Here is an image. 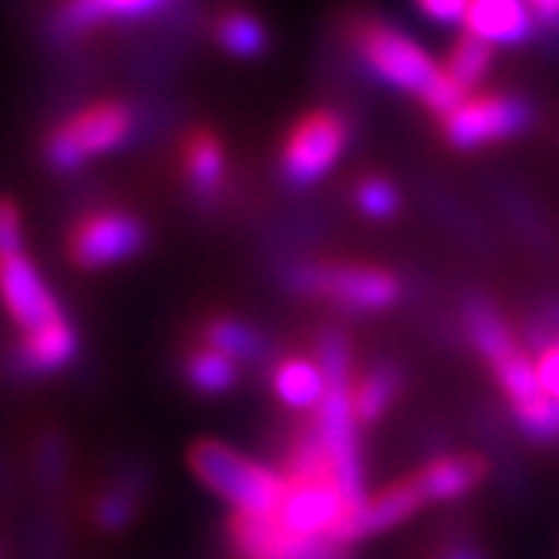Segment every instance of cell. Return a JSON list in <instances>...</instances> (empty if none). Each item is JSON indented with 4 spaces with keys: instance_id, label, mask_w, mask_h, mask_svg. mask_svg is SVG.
Segmentation results:
<instances>
[{
    "instance_id": "1",
    "label": "cell",
    "mask_w": 559,
    "mask_h": 559,
    "mask_svg": "<svg viewBox=\"0 0 559 559\" xmlns=\"http://www.w3.org/2000/svg\"><path fill=\"white\" fill-rule=\"evenodd\" d=\"M465 331L475 350L486 357V365L496 374V384L530 438H559V402L543 391L536 374V357L515 341L502 313L489 300H472L465 307Z\"/></svg>"
},
{
    "instance_id": "2",
    "label": "cell",
    "mask_w": 559,
    "mask_h": 559,
    "mask_svg": "<svg viewBox=\"0 0 559 559\" xmlns=\"http://www.w3.org/2000/svg\"><path fill=\"white\" fill-rule=\"evenodd\" d=\"M347 37H350L354 55L361 58L384 85L415 95L438 118H445L452 108H459L468 98L445 74V68L397 27L378 17H354L347 24Z\"/></svg>"
},
{
    "instance_id": "3",
    "label": "cell",
    "mask_w": 559,
    "mask_h": 559,
    "mask_svg": "<svg viewBox=\"0 0 559 559\" xmlns=\"http://www.w3.org/2000/svg\"><path fill=\"white\" fill-rule=\"evenodd\" d=\"M189 468L236 515H276L280 499L287 492L284 472L216 438H203L189 449Z\"/></svg>"
},
{
    "instance_id": "4",
    "label": "cell",
    "mask_w": 559,
    "mask_h": 559,
    "mask_svg": "<svg viewBox=\"0 0 559 559\" xmlns=\"http://www.w3.org/2000/svg\"><path fill=\"white\" fill-rule=\"evenodd\" d=\"M290 287L347 313H381L402 300V280L371 263H300L290 270Z\"/></svg>"
},
{
    "instance_id": "5",
    "label": "cell",
    "mask_w": 559,
    "mask_h": 559,
    "mask_svg": "<svg viewBox=\"0 0 559 559\" xmlns=\"http://www.w3.org/2000/svg\"><path fill=\"white\" fill-rule=\"evenodd\" d=\"M135 115L126 102H92L68 115L45 139V163L55 173H78L132 139Z\"/></svg>"
},
{
    "instance_id": "6",
    "label": "cell",
    "mask_w": 559,
    "mask_h": 559,
    "mask_svg": "<svg viewBox=\"0 0 559 559\" xmlns=\"http://www.w3.org/2000/svg\"><path fill=\"white\" fill-rule=\"evenodd\" d=\"M347 145V118L334 108H313L297 118L280 145V176L290 189H310L334 173Z\"/></svg>"
},
{
    "instance_id": "7",
    "label": "cell",
    "mask_w": 559,
    "mask_h": 559,
    "mask_svg": "<svg viewBox=\"0 0 559 559\" xmlns=\"http://www.w3.org/2000/svg\"><path fill=\"white\" fill-rule=\"evenodd\" d=\"M350 515V502L334 472L287 475V492L280 499L276 523L294 539H337Z\"/></svg>"
},
{
    "instance_id": "8",
    "label": "cell",
    "mask_w": 559,
    "mask_h": 559,
    "mask_svg": "<svg viewBox=\"0 0 559 559\" xmlns=\"http://www.w3.org/2000/svg\"><path fill=\"white\" fill-rule=\"evenodd\" d=\"M536 122V111L519 95H468L442 118V135L459 152H475L492 142L523 135Z\"/></svg>"
},
{
    "instance_id": "9",
    "label": "cell",
    "mask_w": 559,
    "mask_h": 559,
    "mask_svg": "<svg viewBox=\"0 0 559 559\" xmlns=\"http://www.w3.org/2000/svg\"><path fill=\"white\" fill-rule=\"evenodd\" d=\"M148 243V229L135 213L95 210L85 213L68 233V260L78 270H108L135 260Z\"/></svg>"
},
{
    "instance_id": "10",
    "label": "cell",
    "mask_w": 559,
    "mask_h": 559,
    "mask_svg": "<svg viewBox=\"0 0 559 559\" xmlns=\"http://www.w3.org/2000/svg\"><path fill=\"white\" fill-rule=\"evenodd\" d=\"M0 307L14 321L21 337L71 321L41 266L27 257V250L0 253Z\"/></svg>"
},
{
    "instance_id": "11",
    "label": "cell",
    "mask_w": 559,
    "mask_h": 559,
    "mask_svg": "<svg viewBox=\"0 0 559 559\" xmlns=\"http://www.w3.org/2000/svg\"><path fill=\"white\" fill-rule=\"evenodd\" d=\"M425 496L418 489V483L408 475L402 483H391L381 492L368 496L361 509H354L347 515V523L341 530V543L344 546H357L371 536H384L397 526H405L408 519H415L425 509Z\"/></svg>"
},
{
    "instance_id": "12",
    "label": "cell",
    "mask_w": 559,
    "mask_h": 559,
    "mask_svg": "<svg viewBox=\"0 0 559 559\" xmlns=\"http://www.w3.org/2000/svg\"><path fill=\"white\" fill-rule=\"evenodd\" d=\"M462 27L492 48H515L536 34V17L530 0H468Z\"/></svg>"
},
{
    "instance_id": "13",
    "label": "cell",
    "mask_w": 559,
    "mask_h": 559,
    "mask_svg": "<svg viewBox=\"0 0 559 559\" xmlns=\"http://www.w3.org/2000/svg\"><path fill=\"white\" fill-rule=\"evenodd\" d=\"M486 475H489V462L483 455H468V452L465 455H438V459L425 462L418 472H412L428 506L465 499L472 489L483 486Z\"/></svg>"
},
{
    "instance_id": "14",
    "label": "cell",
    "mask_w": 559,
    "mask_h": 559,
    "mask_svg": "<svg viewBox=\"0 0 559 559\" xmlns=\"http://www.w3.org/2000/svg\"><path fill=\"white\" fill-rule=\"evenodd\" d=\"M145 492H148V478L142 468L129 465L122 472H115L105 489H98L95 502H92V523L95 530L102 533H126L135 515L145 502Z\"/></svg>"
},
{
    "instance_id": "15",
    "label": "cell",
    "mask_w": 559,
    "mask_h": 559,
    "mask_svg": "<svg viewBox=\"0 0 559 559\" xmlns=\"http://www.w3.org/2000/svg\"><path fill=\"white\" fill-rule=\"evenodd\" d=\"M270 388L276 402L290 412H317L328 394V374L317 357L287 354L270 371Z\"/></svg>"
},
{
    "instance_id": "16",
    "label": "cell",
    "mask_w": 559,
    "mask_h": 559,
    "mask_svg": "<svg viewBox=\"0 0 559 559\" xmlns=\"http://www.w3.org/2000/svg\"><path fill=\"white\" fill-rule=\"evenodd\" d=\"M182 169H186L189 189L199 199H206V203L219 199L226 186V148L219 135H213L210 129L189 132L182 142Z\"/></svg>"
},
{
    "instance_id": "17",
    "label": "cell",
    "mask_w": 559,
    "mask_h": 559,
    "mask_svg": "<svg viewBox=\"0 0 559 559\" xmlns=\"http://www.w3.org/2000/svg\"><path fill=\"white\" fill-rule=\"evenodd\" d=\"M166 4H173V0H64L58 24L78 34L111 21H142L155 11H163Z\"/></svg>"
},
{
    "instance_id": "18",
    "label": "cell",
    "mask_w": 559,
    "mask_h": 559,
    "mask_svg": "<svg viewBox=\"0 0 559 559\" xmlns=\"http://www.w3.org/2000/svg\"><path fill=\"white\" fill-rule=\"evenodd\" d=\"M78 331L71 321L64 324H55L41 334H31V337H21L17 341V357L27 374H58L64 371L74 354H78Z\"/></svg>"
},
{
    "instance_id": "19",
    "label": "cell",
    "mask_w": 559,
    "mask_h": 559,
    "mask_svg": "<svg viewBox=\"0 0 559 559\" xmlns=\"http://www.w3.org/2000/svg\"><path fill=\"white\" fill-rule=\"evenodd\" d=\"M402 394V368L394 365H378L371 371H365L350 384V402H354V415L361 425H374L388 415V408L394 405V397Z\"/></svg>"
},
{
    "instance_id": "20",
    "label": "cell",
    "mask_w": 559,
    "mask_h": 559,
    "mask_svg": "<svg viewBox=\"0 0 559 559\" xmlns=\"http://www.w3.org/2000/svg\"><path fill=\"white\" fill-rule=\"evenodd\" d=\"M186 384L199 394H226L229 388H236L239 381V365L233 357H226L223 350L210 347V344H199L186 354V365H182Z\"/></svg>"
},
{
    "instance_id": "21",
    "label": "cell",
    "mask_w": 559,
    "mask_h": 559,
    "mask_svg": "<svg viewBox=\"0 0 559 559\" xmlns=\"http://www.w3.org/2000/svg\"><path fill=\"white\" fill-rule=\"evenodd\" d=\"M213 31H216L219 48L226 55L239 58V61H253V58H260L270 48L266 27L253 14H247V11H223L216 17V27Z\"/></svg>"
},
{
    "instance_id": "22",
    "label": "cell",
    "mask_w": 559,
    "mask_h": 559,
    "mask_svg": "<svg viewBox=\"0 0 559 559\" xmlns=\"http://www.w3.org/2000/svg\"><path fill=\"white\" fill-rule=\"evenodd\" d=\"M203 344L223 350L233 361H260L263 350H266V337L247 324V321H236V317H213V321L203 328Z\"/></svg>"
},
{
    "instance_id": "23",
    "label": "cell",
    "mask_w": 559,
    "mask_h": 559,
    "mask_svg": "<svg viewBox=\"0 0 559 559\" xmlns=\"http://www.w3.org/2000/svg\"><path fill=\"white\" fill-rule=\"evenodd\" d=\"M492 58H496V48L492 45H486L483 37H475V34H462L459 41L452 45L449 61L442 68H445V74L452 78V82L465 95H472V88L483 85L486 74L492 71Z\"/></svg>"
},
{
    "instance_id": "24",
    "label": "cell",
    "mask_w": 559,
    "mask_h": 559,
    "mask_svg": "<svg viewBox=\"0 0 559 559\" xmlns=\"http://www.w3.org/2000/svg\"><path fill=\"white\" fill-rule=\"evenodd\" d=\"M354 206L361 210L368 219H391L397 210H402V192H397L388 179L381 176H365L354 186Z\"/></svg>"
},
{
    "instance_id": "25",
    "label": "cell",
    "mask_w": 559,
    "mask_h": 559,
    "mask_svg": "<svg viewBox=\"0 0 559 559\" xmlns=\"http://www.w3.org/2000/svg\"><path fill=\"white\" fill-rule=\"evenodd\" d=\"M31 559H64V536L51 515H41L31 526Z\"/></svg>"
},
{
    "instance_id": "26",
    "label": "cell",
    "mask_w": 559,
    "mask_h": 559,
    "mask_svg": "<svg viewBox=\"0 0 559 559\" xmlns=\"http://www.w3.org/2000/svg\"><path fill=\"white\" fill-rule=\"evenodd\" d=\"M533 357H536V374H539L543 391L552 402H559V337L539 341V350Z\"/></svg>"
},
{
    "instance_id": "27",
    "label": "cell",
    "mask_w": 559,
    "mask_h": 559,
    "mask_svg": "<svg viewBox=\"0 0 559 559\" xmlns=\"http://www.w3.org/2000/svg\"><path fill=\"white\" fill-rule=\"evenodd\" d=\"M61 478H64V452L58 438H48L41 452H37V483H41V489L55 492L61 486Z\"/></svg>"
},
{
    "instance_id": "28",
    "label": "cell",
    "mask_w": 559,
    "mask_h": 559,
    "mask_svg": "<svg viewBox=\"0 0 559 559\" xmlns=\"http://www.w3.org/2000/svg\"><path fill=\"white\" fill-rule=\"evenodd\" d=\"M24 250V219L11 199L0 195V253Z\"/></svg>"
},
{
    "instance_id": "29",
    "label": "cell",
    "mask_w": 559,
    "mask_h": 559,
    "mask_svg": "<svg viewBox=\"0 0 559 559\" xmlns=\"http://www.w3.org/2000/svg\"><path fill=\"white\" fill-rule=\"evenodd\" d=\"M415 8L438 27H455L465 21L468 0H415Z\"/></svg>"
},
{
    "instance_id": "30",
    "label": "cell",
    "mask_w": 559,
    "mask_h": 559,
    "mask_svg": "<svg viewBox=\"0 0 559 559\" xmlns=\"http://www.w3.org/2000/svg\"><path fill=\"white\" fill-rule=\"evenodd\" d=\"M530 11L536 24H543L546 31H559V0H530Z\"/></svg>"
},
{
    "instance_id": "31",
    "label": "cell",
    "mask_w": 559,
    "mask_h": 559,
    "mask_svg": "<svg viewBox=\"0 0 559 559\" xmlns=\"http://www.w3.org/2000/svg\"><path fill=\"white\" fill-rule=\"evenodd\" d=\"M0 559H4V552H0Z\"/></svg>"
}]
</instances>
